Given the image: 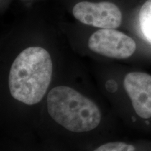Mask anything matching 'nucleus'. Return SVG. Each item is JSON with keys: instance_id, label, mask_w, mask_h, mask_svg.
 I'll use <instances>...</instances> for the list:
<instances>
[{"instance_id": "8", "label": "nucleus", "mask_w": 151, "mask_h": 151, "mask_svg": "<svg viewBox=\"0 0 151 151\" xmlns=\"http://www.w3.org/2000/svg\"><path fill=\"white\" fill-rule=\"evenodd\" d=\"M106 88L109 92H115L118 88V85H117L116 81L113 80H109L106 83Z\"/></svg>"}, {"instance_id": "6", "label": "nucleus", "mask_w": 151, "mask_h": 151, "mask_svg": "<svg viewBox=\"0 0 151 151\" xmlns=\"http://www.w3.org/2000/svg\"><path fill=\"white\" fill-rule=\"evenodd\" d=\"M139 24L143 37L151 45V0H147L139 11Z\"/></svg>"}, {"instance_id": "2", "label": "nucleus", "mask_w": 151, "mask_h": 151, "mask_svg": "<svg viewBox=\"0 0 151 151\" xmlns=\"http://www.w3.org/2000/svg\"><path fill=\"white\" fill-rule=\"evenodd\" d=\"M47 108L57 123L73 132L91 131L101 120L97 104L68 86H57L49 92Z\"/></svg>"}, {"instance_id": "7", "label": "nucleus", "mask_w": 151, "mask_h": 151, "mask_svg": "<svg viewBox=\"0 0 151 151\" xmlns=\"http://www.w3.org/2000/svg\"><path fill=\"white\" fill-rule=\"evenodd\" d=\"M93 151H135V147L123 142H109L101 145Z\"/></svg>"}, {"instance_id": "5", "label": "nucleus", "mask_w": 151, "mask_h": 151, "mask_svg": "<svg viewBox=\"0 0 151 151\" xmlns=\"http://www.w3.org/2000/svg\"><path fill=\"white\" fill-rule=\"evenodd\" d=\"M124 87L138 116L151 118V76L143 72L127 73Z\"/></svg>"}, {"instance_id": "4", "label": "nucleus", "mask_w": 151, "mask_h": 151, "mask_svg": "<svg viewBox=\"0 0 151 151\" xmlns=\"http://www.w3.org/2000/svg\"><path fill=\"white\" fill-rule=\"evenodd\" d=\"M73 15L82 23L101 29H116L122 22V13L109 1H81L73 8Z\"/></svg>"}, {"instance_id": "3", "label": "nucleus", "mask_w": 151, "mask_h": 151, "mask_svg": "<svg viewBox=\"0 0 151 151\" xmlns=\"http://www.w3.org/2000/svg\"><path fill=\"white\" fill-rule=\"evenodd\" d=\"M88 47L92 51L115 59L129 58L137 48L133 39L115 29H101L90 36Z\"/></svg>"}, {"instance_id": "1", "label": "nucleus", "mask_w": 151, "mask_h": 151, "mask_svg": "<svg viewBox=\"0 0 151 151\" xmlns=\"http://www.w3.org/2000/svg\"><path fill=\"white\" fill-rule=\"evenodd\" d=\"M52 75L51 57L46 49L29 47L11 65L9 87L15 99L27 105L39 103L46 93Z\"/></svg>"}]
</instances>
